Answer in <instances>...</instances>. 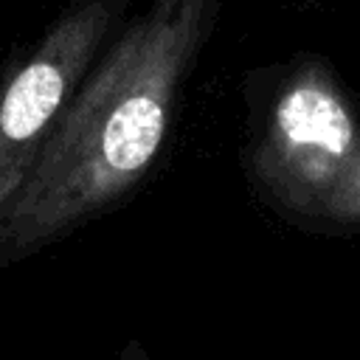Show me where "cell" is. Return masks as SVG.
Listing matches in <instances>:
<instances>
[{"instance_id":"cell-4","label":"cell","mask_w":360,"mask_h":360,"mask_svg":"<svg viewBox=\"0 0 360 360\" xmlns=\"http://www.w3.org/2000/svg\"><path fill=\"white\" fill-rule=\"evenodd\" d=\"M118 360H149V357H146V352H143L141 340H127V346L121 349Z\"/></svg>"},{"instance_id":"cell-1","label":"cell","mask_w":360,"mask_h":360,"mask_svg":"<svg viewBox=\"0 0 360 360\" xmlns=\"http://www.w3.org/2000/svg\"><path fill=\"white\" fill-rule=\"evenodd\" d=\"M219 0H155L87 70L0 225V267L68 236L158 160Z\"/></svg>"},{"instance_id":"cell-3","label":"cell","mask_w":360,"mask_h":360,"mask_svg":"<svg viewBox=\"0 0 360 360\" xmlns=\"http://www.w3.org/2000/svg\"><path fill=\"white\" fill-rule=\"evenodd\" d=\"M132 0H76L0 68V225L68 101Z\"/></svg>"},{"instance_id":"cell-2","label":"cell","mask_w":360,"mask_h":360,"mask_svg":"<svg viewBox=\"0 0 360 360\" xmlns=\"http://www.w3.org/2000/svg\"><path fill=\"white\" fill-rule=\"evenodd\" d=\"M253 172L290 214L360 228V118L321 59L281 82L256 141Z\"/></svg>"}]
</instances>
